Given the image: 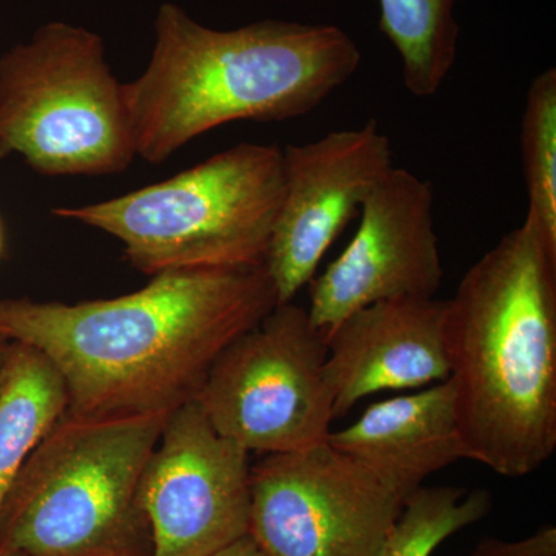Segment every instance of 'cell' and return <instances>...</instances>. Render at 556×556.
<instances>
[{"label":"cell","mask_w":556,"mask_h":556,"mask_svg":"<svg viewBox=\"0 0 556 556\" xmlns=\"http://www.w3.org/2000/svg\"><path fill=\"white\" fill-rule=\"evenodd\" d=\"M277 305L265 266L169 270L113 299L0 298V336L47 357L72 412L172 413L197 397L219 354Z\"/></svg>","instance_id":"obj_1"},{"label":"cell","mask_w":556,"mask_h":556,"mask_svg":"<svg viewBox=\"0 0 556 556\" xmlns=\"http://www.w3.org/2000/svg\"><path fill=\"white\" fill-rule=\"evenodd\" d=\"M445 339L466 459L535 473L556 450V249L529 218L467 270Z\"/></svg>","instance_id":"obj_2"},{"label":"cell","mask_w":556,"mask_h":556,"mask_svg":"<svg viewBox=\"0 0 556 556\" xmlns=\"http://www.w3.org/2000/svg\"><path fill=\"white\" fill-rule=\"evenodd\" d=\"M148 67L124 84L137 156L161 164L207 131L299 118L353 78L356 40L338 25L266 20L214 30L163 3Z\"/></svg>","instance_id":"obj_3"},{"label":"cell","mask_w":556,"mask_h":556,"mask_svg":"<svg viewBox=\"0 0 556 556\" xmlns=\"http://www.w3.org/2000/svg\"><path fill=\"white\" fill-rule=\"evenodd\" d=\"M169 415L67 408L11 486L0 511V555H152L139 485Z\"/></svg>","instance_id":"obj_4"},{"label":"cell","mask_w":556,"mask_h":556,"mask_svg":"<svg viewBox=\"0 0 556 556\" xmlns=\"http://www.w3.org/2000/svg\"><path fill=\"white\" fill-rule=\"evenodd\" d=\"M285 189L283 149L241 142L126 195L54 217L115 237L148 276L265 265Z\"/></svg>","instance_id":"obj_5"},{"label":"cell","mask_w":556,"mask_h":556,"mask_svg":"<svg viewBox=\"0 0 556 556\" xmlns=\"http://www.w3.org/2000/svg\"><path fill=\"white\" fill-rule=\"evenodd\" d=\"M11 155L46 177L121 174L137 159L100 35L49 22L0 58V160Z\"/></svg>","instance_id":"obj_6"},{"label":"cell","mask_w":556,"mask_h":556,"mask_svg":"<svg viewBox=\"0 0 556 556\" xmlns=\"http://www.w3.org/2000/svg\"><path fill=\"white\" fill-rule=\"evenodd\" d=\"M327 354L308 309L277 305L219 354L193 401L219 434L251 455L316 447L328 442L336 420Z\"/></svg>","instance_id":"obj_7"},{"label":"cell","mask_w":556,"mask_h":556,"mask_svg":"<svg viewBox=\"0 0 556 556\" xmlns=\"http://www.w3.org/2000/svg\"><path fill=\"white\" fill-rule=\"evenodd\" d=\"M407 497L325 444L251 466L249 536L266 556H376Z\"/></svg>","instance_id":"obj_8"},{"label":"cell","mask_w":556,"mask_h":556,"mask_svg":"<svg viewBox=\"0 0 556 556\" xmlns=\"http://www.w3.org/2000/svg\"><path fill=\"white\" fill-rule=\"evenodd\" d=\"M251 466L195 401L172 412L139 485L150 556H211L248 536Z\"/></svg>","instance_id":"obj_9"},{"label":"cell","mask_w":556,"mask_h":556,"mask_svg":"<svg viewBox=\"0 0 556 556\" xmlns=\"http://www.w3.org/2000/svg\"><path fill=\"white\" fill-rule=\"evenodd\" d=\"M431 182L393 167L361 207L356 236L309 283L308 316L325 339L343 318L393 300L434 299L442 287Z\"/></svg>","instance_id":"obj_10"},{"label":"cell","mask_w":556,"mask_h":556,"mask_svg":"<svg viewBox=\"0 0 556 556\" xmlns=\"http://www.w3.org/2000/svg\"><path fill=\"white\" fill-rule=\"evenodd\" d=\"M285 189L265 269L278 305L291 303L380 179L393 169L390 138L376 121L283 149Z\"/></svg>","instance_id":"obj_11"},{"label":"cell","mask_w":556,"mask_h":556,"mask_svg":"<svg viewBox=\"0 0 556 556\" xmlns=\"http://www.w3.org/2000/svg\"><path fill=\"white\" fill-rule=\"evenodd\" d=\"M447 300L407 299L356 311L327 336L334 419L362 399L450 378Z\"/></svg>","instance_id":"obj_12"},{"label":"cell","mask_w":556,"mask_h":556,"mask_svg":"<svg viewBox=\"0 0 556 556\" xmlns=\"http://www.w3.org/2000/svg\"><path fill=\"white\" fill-rule=\"evenodd\" d=\"M328 442L408 497L438 471L466 459L455 386L448 378L376 402L356 422L331 431Z\"/></svg>","instance_id":"obj_13"},{"label":"cell","mask_w":556,"mask_h":556,"mask_svg":"<svg viewBox=\"0 0 556 556\" xmlns=\"http://www.w3.org/2000/svg\"><path fill=\"white\" fill-rule=\"evenodd\" d=\"M67 408L56 368L35 348L13 342L0 383V511L28 456Z\"/></svg>","instance_id":"obj_14"},{"label":"cell","mask_w":556,"mask_h":556,"mask_svg":"<svg viewBox=\"0 0 556 556\" xmlns=\"http://www.w3.org/2000/svg\"><path fill=\"white\" fill-rule=\"evenodd\" d=\"M459 0H379L380 31L393 43L402 79L416 98L437 94L455 67Z\"/></svg>","instance_id":"obj_15"},{"label":"cell","mask_w":556,"mask_h":556,"mask_svg":"<svg viewBox=\"0 0 556 556\" xmlns=\"http://www.w3.org/2000/svg\"><path fill=\"white\" fill-rule=\"evenodd\" d=\"M492 506L489 490L422 485L405 501L376 556H431L450 536L484 519Z\"/></svg>","instance_id":"obj_16"},{"label":"cell","mask_w":556,"mask_h":556,"mask_svg":"<svg viewBox=\"0 0 556 556\" xmlns=\"http://www.w3.org/2000/svg\"><path fill=\"white\" fill-rule=\"evenodd\" d=\"M522 172L529 218L556 249V70L536 76L527 90L521 124Z\"/></svg>","instance_id":"obj_17"},{"label":"cell","mask_w":556,"mask_h":556,"mask_svg":"<svg viewBox=\"0 0 556 556\" xmlns=\"http://www.w3.org/2000/svg\"><path fill=\"white\" fill-rule=\"evenodd\" d=\"M468 556H556V527H541L532 535L518 541L484 538Z\"/></svg>","instance_id":"obj_18"},{"label":"cell","mask_w":556,"mask_h":556,"mask_svg":"<svg viewBox=\"0 0 556 556\" xmlns=\"http://www.w3.org/2000/svg\"><path fill=\"white\" fill-rule=\"evenodd\" d=\"M211 556H266L260 551L257 544L251 536L241 538L236 543L229 544L228 547L222 548L217 554Z\"/></svg>","instance_id":"obj_19"},{"label":"cell","mask_w":556,"mask_h":556,"mask_svg":"<svg viewBox=\"0 0 556 556\" xmlns=\"http://www.w3.org/2000/svg\"><path fill=\"white\" fill-rule=\"evenodd\" d=\"M11 348H13V342L0 336V383H2L3 372H5L7 364H9Z\"/></svg>","instance_id":"obj_20"},{"label":"cell","mask_w":556,"mask_h":556,"mask_svg":"<svg viewBox=\"0 0 556 556\" xmlns=\"http://www.w3.org/2000/svg\"><path fill=\"white\" fill-rule=\"evenodd\" d=\"M3 248H5V233H3L2 222H0V255H2Z\"/></svg>","instance_id":"obj_21"},{"label":"cell","mask_w":556,"mask_h":556,"mask_svg":"<svg viewBox=\"0 0 556 556\" xmlns=\"http://www.w3.org/2000/svg\"><path fill=\"white\" fill-rule=\"evenodd\" d=\"M0 556H24V555H0Z\"/></svg>","instance_id":"obj_22"}]
</instances>
